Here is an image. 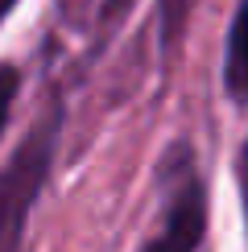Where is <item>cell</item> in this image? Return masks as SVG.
<instances>
[{"label":"cell","mask_w":248,"mask_h":252,"mask_svg":"<svg viewBox=\"0 0 248 252\" xmlns=\"http://www.w3.org/2000/svg\"><path fill=\"white\" fill-rule=\"evenodd\" d=\"M227 91L244 95L248 91V0L236 8V21L227 29V66H223Z\"/></svg>","instance_id":"3957f363"},{"label":"cell","mask_w":248,"mask_h":252,"mask_svg":"<svg viewBox=\"0 0 248 252\" xmlns=\"http://www.w3.org/2000/svg\"><path fill=\"white\" fill-rule=\"evenodd\" d=\"M244 161H248V149H244Z\"/></svg>","instance_id":"52a82bcc"},{"label":"cell","mask_w":248,"mask_h":252,"mask_svg":"<svg viewBox=\"0 0 248 252\" xmlns=\"http://www.w3.org/2000/svg\"><path fill=\"white\" fill-rule=\"evenodd\" d=\"M207 236V190L203 178L190 170V157H182V170L174 174V186L165 194L161 223L137 252H199Z\"/></svg>","instance_id":"7a4b0ae2"},{"label":"cell","mask_w":248,"mask_h":252,"mask_svg":"<svg viewBox=\"0 0 248 252\" xmlns=\"http://www.w3.org/2000/svg\"><path fill=\"white\" fill-rule=\"evenodd\" d=\"M17 87H21V70L13 66V62H0V132H4V124H8V112H13Z\"/></svg>","instance_id":"277c9868"},{"label":"cell","mask_w":248,"mask_h":252,"mask_svg":"<svg viewBox=\"0 0 248 252\" xmlns=\"http://www.w3.org/2000/svg\"><path fill=\"white\" fill-rule=\"evenodd\" d=\"M58 132H62V103L54 99L33 120V128L13 149V157L0 165V252H21L29 211H33L50 178V165H54Z\"/></svg>","instance_id":"6da1fadb"},{"label":"cell","mask_w":248,"mask_h":252,"mask_svg":"<svg viewBox=\"0 0 248 252\" xmlns=\"http://www.w3.org/2000/svg\"><path fill=\"white\" fill-rule=\"evenodd\" d=\"M91 4H95V0H62V13H66V17H79V13H87Z\"/></svg>","instance_id":"5b68a950"},{"label":"cell","mask_w":248,"mask_h":252,"mask_svg":"<svg viewBox=\"0 0 248 252\" xmlns=\"http://www.w3.org/2000/svg\"><path fill=\"white\" fill-rule=\"evenodd\" d=\"M13 8H17V0H0V21H4L8 13H13Z\"/></svg>","instance_id":"8992f818"}]
</instances>
